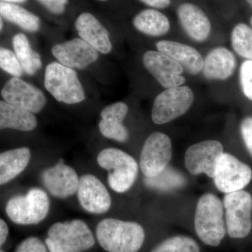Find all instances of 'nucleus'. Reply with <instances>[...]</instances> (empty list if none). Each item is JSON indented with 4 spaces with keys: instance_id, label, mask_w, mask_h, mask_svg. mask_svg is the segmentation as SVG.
<instances>
[{
    "instance_id": "nucleus-1",
    "label": "nucleus",
    "mask_w": 252,
    "mask_h": 252,
    "mask_svg": "<svg viewBox=\"0 0 252 252\" xmlns=\"http://www.w3.org/2000/svg\"><path fill=\"white\" fill-rule=\"evenodd\" d=\"M96 238L106 252H137L145 240V232L140 223L109 218L97 225Z\"/></svg>"
},
{
    "instance_id": "nucleus-2",
    "label": "nucleus",
    "mask_w": 252,
    "mask_h": 252,
    "mask_svg": "<svg viewBox=\"0 0 252 252\" xmlns=\"http://www.w3.org/2000/svg\"><path fill=\"white\" fill-rule=\"evenodd\" d=\"M223 203L214 194H204L195 210L194 227L199 239L208 246L216 248L226 234Z\"/></svg>"
},
{
    "instance_id": "nucleus-3",
    "label": "nucleus",
    "mask_w": 252,
    "mask_h": 252,
    "mask_svg": "<svg viewBox=\"0 0 252 252\" xmlns=\"http://www.w3.org/2000/svg\"><path fill=\"white\" fill-rule=\"evenodd\" d=\"M94 238L85 222H57L48 230L45 244L49 252H83L94 246Z\"/></svg>"
},
{
    "instance_id": "nucleus-4",
    "label": "nucleus",
    "mask_w": 252,
    "mask_h": 252,
    "mask_svg": "<svg viewBox=\"0 0 252 252\" xmlns=\"http://www.w3.org/2000/svg\"><path fill=\"white\" fill-rule=\"evenodd\" d=\"M44 86L56 100L63 103L79 104L86 99L84 87L76 71L59 62L46 66Z\"/></svg>"
},
{
    "instance_id": "nucleus-5",
    "label": "nucleus",
    "mask_w": 252,
    "mask_h": 252,
    "mask_svg": "<svg viewBox=\"0 0 252 252\" xmlns=\"http://www.w3.org/2000/svg\"><path fill=\"white\" fill-rule=\"evenodd\" d=\"M98 165L108 170V183L117 193L127 191L132 187L138 174V164L130 155L121 149L107 148L99 152Z\"/></svg>"
},
{
    "instance_id": "nucleus-6",
    "label": "nucleus",
    "mask_w": 252,
    "mask_h": 252,
    "mask_svg": "<svg viewBox=\"0 0 252 252\" xmlns=\"http://www.w3.org/2000/svg\"><path fill=\"white\" fill-rule=\"evenodd\" d=\"M50 210L49 196L44 190L32 189L24 195L10 199L6 212L10 220L18 225H34L47 216Z\"/></svg>"
},
{
    "instance_id": "nucleus-7",
    "label": "nucleus",
    "mask_w": 252,
    "mask_h": 252,
    "mask_svg": "<svg viewBox=\"0 0 252 252\" xmlns=\"http://www.w3.org/2000/svg\"><path fill=\"white\" fill-rule=\"evenodd\" d=\"M225 210L226 233L233 239H243L252 228V196L246 190L225 193L223 201Z\"/></svg>"
},
{
    "instance_id": "nucleus-8",
    "label": "nucleus",
    "mask_w": 252,
    "mask_h": 252,
    "mask_svg": "<svg viewBox=\"0 0 252 252\" xmlns=\"http://www.w3.org/2000/svg\"><path fill=\"white\" fill-rule=\"evenodd\" d=\"M193 102V92L188 86L167 89L154 100L152 121L157 125L170 123L188 112Z\"/></svg>"
},
{
    "instance_id": "nucleus-9",
    "label": "nucleus",
    "mask_w": 252,
    "mask_h": 252,
    "mask_svg": "<svg viewBox=\"0 0 252 252\" xmlns=\"http://www.w3.org/2000/svg\"><path fill=\"white\" fill-rule=\"evenodd\" d=\"M172 157V141L160 132L151 134L144 142L140 155V169L144 176L153 178L166 168Z\"/></svg>"
},
{
    "instance_id": "nucleus-10",
    "label": "nucleus",
    "mask_w": 252,
    "mask_h": 252,
    "mask_svg": "<svg viewBox=\"0 0 252 252\" xmlns=\"http://www.w3.org/2000/svg\"><path fill=\"white\" fill-rule=\"evenodd\" d=\"M214 182L224 193L243 190L252 180V169L234 156L223 153L219 158Z\"/></svg>"
},
{
    "instance_id": "nucleus-11",
    "label": "nucleus",
    "mask_w": 252,
    "mask_h": 252,
    "mask_svg": "<svg viewBox=\"0 0 252 252\" xmlns=\"http://www.w3.org/2000/svg\"><path fill=\"white\" fill-rule=\"evenodd\" d=\"M223 153V145L217 140H205L194 144L186 152L185 166L192 175L205 174L213 179L217 162Z\"/></svg>"
},
{
    "instance_id": "nucleus-12",
    "label": "nucleus",
    "mask_w": 252,
    "mask_h": 252,
    "mask_svg": "<svg viewBox=\"0 0 252 252\" xmlns=\"http://www.w3.org/2000/svg\"><path fill=\"white\" fill-rule=\"evenodd\" d=\"M6 102L32 113L40 112L46 103L42 91L19 77H13L5 84L1 91Z\"/></svg>"
},
{
    "instance_id": "nucleus-13",
    "label": "nucleus",
    "mask_w": 252,
    "mask_h": 252,
    "mask_svg": "<svg viewBox=\"0 0 252 252\" xmlns=\"http://www.w3.org/2000/svg\"><path fill=\"white\" fill-rule=\"evenodd\" d=\"M143 64L159 84L166 89L178 87L186 82L182 76L183 67L160 51H147L143 56Z\"/></svg>"
},
{
    "instance_id": "nucleus-14",
    "label": "nucleus",
    "mask_w": 252,
    "mask_h": 252,
    "mask_svg": "<svg viewBox=\"0 0 252 252\" xmlns=\"http://www.w3.org/2000/svg\"><path fill=\"white\" fill-rule=\"evenodd\" d=\"M51 52L59 63L72 69H85L99 58L98 52L81 38L56 44Z\"/></svg>"
},
{
    "instance_id": "nucleus-15",
    "label": "nucleus",
    "mask_w": 252,
    "mask_h": 252,
    "mask_svg": "<svg viewBox=\"0 0 252 252\" xmlns=\"http://www.w3.org/2000/svg\"><path fill=\"white\" fill-rule=\"evenodd\" d=\"M77 193L81 207L91 214L105 213L112 205V199L105 186L91 174L79 178Z\"/></svg>"
},
{
    "instance_id": "nucleus-16",
    "label": "nucleus",
    "mask_w": 252,
    "mask_h": 252,
    "mask_svg": "<svg viewBox=\"0 0 252 252\" xmlns=\"http://www.w3.org/2000/svg\"><path fill=\"white\" fill-rule=\"evenodd\" d=\"M41 180L51 195L61 199L69 198L77 193L79 183L74 168L63 162L44 170Z\"/></svg>"
},
{
    "instance_id": "nucleus-17",
    "label": "nucleus",
    "mask_w": 252,
    "mask_h": 252,
    "mask_svg": "<svg viewBox=\"0 0 252 252\" xmlns=\"http://www.w3.org/2000/svg\"><path fill=\"white\" fill-rule=\"evenodd\" d=\"M177 14L181 26L190 39L197 42L207 40L211 32V21L200 6L182 3L177 7Z\"/></svg>"
},
{
    "instance_id": "nucleus-18",
    "label": "nucleus",
    "mask_w": 252,
    "mask_h": 252,
    "mask_svg": "<svg viewBox=\"0 0 252 252\" xmlns=\"http://www.w3.org/2000/svg\"><path fill=\"white\" fill-rule=\"evenodd\" d=\"M75 28L81 39L97 52L108 54L112 50L109 32L94 15L84 12L76 20Z\"/></svg>"
},
{
    "instance_id": "nucleus-19",
    "label": "nucleus",
    "mask_w": 252,
    "mask_h": 252,
    "mask_svg": "<svg viewBox=\"0 0 252 252\" xmlns=\"http://www.w3.org/2000/svg\"><path fill=\"white\" fill-rule=\"evenodd\" d=\"M237 59L233 53L224 46L212 49L204 59L203 76L207 80L225 81L234 74Z\"/></svg>"
},
{
    "instance_id": "nucleus-20",
    "label": "nucleus",
    "mask_w": 252,
    "mask_h": 252,
    "mask_svg": "<svg viewBox=\"0 0 252 252\" xmlns=\"http://www.w3.org/2000/svg\"><path fill=\"white\" fill-rule=\"evenodd\" d=\"M156 46L158 51L178 63L189 74L196 75L203 70V56L192 46L169 40L158 41Z\"/></svg>"
},
{
    "instance_id": "nucleus-21",
    "label": "nucleus",
    "mask_w": 252,
    "mask_h": 252,
    "mask_svg": "<svg viewBox=\"0 0 252 252\" xmlns=\"http://www.w3.org/2000/svg\"><path fill=\"white\" fill-rule=\"evenodd\" d=\"M37 126V120L32 113L0 100V131L9 128L29 132Z\"/></svg>"
},
{
    "instance_id": "nucleus-22",
    "label": "nucleus",
    "mask_w": 252,
    "mask_h": 252,
    "mask_svg": "<svg viewBox=\"0 0 252 252\" xmlns=\"http://www.w3.org/2000/svg\"><path fill=\"white\" fill-rule=\"evenodd\" d=\"M31 152L27 147H21L0 154V185L16 178L27 167Z\"/></svg>"
},
{
    "instance_id": "nucleus-23",
    "label": "nucleus",
    "mask_w": 252,
    "mask_h": 252,
    "mask_svg": "<svg viewBox=\"0 0 252 252\" xmlns=\"http://www.w3.org/2000/svg\"><path fill=\"white\" fill-rule=\"evenodd\" d=\"M132 24L137 31L151 36L165 35L170 29L168 18L155 9L140 11L134 17Z\"/></svg>"
},
{
    "instance_id": "nucleus-24",
    "label": "nucleus",
    "mask_w": 252,
    "mask_h": 252,
    "mask_svg": "<svg viewBox=\"0 0 252 252\" xmlns=\"http://www.w3.org/2000/svg\"><path fill=\"white\" fill-rule=\"evenodd\" d=\"M0 15L6 21L29 32H36L40 28L39 16L17 4L0 1Z\"/></svg>"
},
{
    "instance_id": "nucleus-25",
    "label": "nucleus",
    "mask_w": 252,
    "mask_h": 252,
    "mask_svg": "<svg viewBox=\"0 0 252 252\" xmlns=\"http://www.w3.org/2000/svg\"><path fill=\"white\" fill-rule=\"evenodd\" d=\"M13 46L23 72L31 76L35 74L42 67V62L40 55L32 49L26 34H16L13 38Z\"/></svg>"
},
{
    "instance_id": "nucleus-26",
    "label": "nucleus",
    "mask_w": 252,
    "mask_h": 252,
    "mask_svg": "<svg viewBox=\"0 0 252 252\" xmlns=\"http://www.w3.org/2000/svg\"><path fill=\"white\" fill-rule=\"evenodd\" d=\"M231 46L235 53L243 59L252 61V28L246 23H238L230 35Z\"/></svg>"
},
{
    "instance_id": "nucleus-27",
    "label": "nucleus",
    "mask_w": 252,
    "mask_h": 252,
    "mask_svg": "<svg viewBox=\"0 0 252 252\" xmlns=\"http://www.w3.org/2000/svg\"><path fill=\"white\" fill-rule=\"evenodd\" d=\"M151 252H200V248L193 238L176 235L163 240Z\"/></svg>"
},
{
    "instance_id": "nucleus-28",
    "label": "nucleus",
    "mask_w": 252,
    "mask_h": 252,
    "mask_svg": "<svg viewBox=\"0 0 252 252\" xmlns=\"http://www.w3.org/2000/svg\"><path fill=\"white\" fill-rule=\"evenodd\" d=\"M123 122L117 118H103L99 123V130L104 137L123 143L129 138L128 131Z\"/></svg>"
},
{
    "instance_id": "nucleus-29",
    "label": "nucleus",
    "mask_w": 252,
    "mask_h": 252,
    "mask_svg": "<svg viewBox=\"0 0 252 252\" xmlns=\"http://www.w3.org/2000/svg\"><path fill=\"white\" fill-rule=\"evenodd\" d=\"M0 68L14 77H21L23 71L14 52L0 46Z\"/></svg>"
},
{
    "instance_id": "nucleus-30",
    "label": "nucleus",
    "mask_w": 252,
    "mask_h": 252,
    "mask_svg": "<svg viewBox=\"0 0 252 252\" xmlns=\"http://www.w3.org/2000/svg\"><path fill=\"white\" fill-rule=\"evenodd\" d=\"M240 87L244 95L252 101V61L245 60L239 72Z\"/></svg>"
},
{
    "instance_id": "nucleus-31",
    "label": "nucleus",
    "mask_w": 252,
    "mask_h": 252,
    "mask_svg": "<svg viewBox=\"0 0 252 252\" xmlns=\"http://www.w3.org/2000/svg\"><path fill=\"white\" fill-rule=\"evenodd\" d=\"M128 112L127 104L122 102H115L104 107L101 112V118H117L124 121Z\"/></svg>"
},
{
    "instance_id": "nucleus-32",
    "label": "nucleus",
    "mask_w": 252,
    "mask_h": 252,
    "mask_svg": "<svg viewBox=\"0 0 252 252\" xmlns=\"http://www.w3.org/2000/svg\"><path fill=\"white\" fill-rule=\"evenodd\" d=\"M46 244L36 237L25 239L16 248V252H47Z\"/></svg>"
},
{
    "instance_id": "nucleus-33",
    "label": "nucleus",
    "mask_w": 252,
    "mask_h": 252,
    "mask_svg": "<svg viewBox=\"0 0 252 252\" xmlns=\"http://www.w3.org/2000/svg\"><path fill=\"white\" fill-rule=\"evenodd\" d=\"M240 130L245 147L252 157V117L244 118L240 123Z\"/></svg>"
},
{
    "instance_id": "nucleus-34",
    "label": "nucleus",
    "mask_w": 252,
    "mask_h": 252,
    "mask_svg": "<svg viewBox=\"0 0 252 252\" xmlns=\"http://www.w3.org/2000/svg\"><path fill=\"white\" fill-rule=\"evenodd\" d=\"M49 12L55 15H61L65 11L69 0H36Z\"/></svg>"
},
{
    "instance_id": "nucleus-35",
    "label": "nucleus",
    "mask_w": 252,
    "mask_h": 252,
    "mask_svg": "<svg viewBox=\"0 0 252 252\" xmlns=\"http://www.w3.org/2000/svg\"><path fill=\"white\" fill-rule=\"evenodd\" d=\"M139 1L147 6H150L152 9H167L171 4V0H139Z\"/></svg>"
},
{
    "instance_id": "nucleus-36",
    "label": "nucleus",
    "mask_w": 252,
    "mask_h": 252,
    "mask_svg": "<svg viewBox=\"0 0 252 252\" xmlns=\"http://www.w3.org/2000/svg\"><path fill=\"white\" fill-rule=\"evenodd\" d=\"M9 229L4 220L0 219V247L2 246L9 236Z\"/></svg>"
},
{
    "instance_id": "nucleus-37",
    "label": "nucleus",
    "mask_w": 252,
    "mask_h": 252,
    "mask_svg": "<svg viewBox=\"0 0 252 252\" xmlns=\"http://www.w3.org/2000/svg\"><path fill=\"white\" fill-rule=\"evenodd\" d=\"M26 1L27 0H0L1 2L13 3V4H22Z\"/></svg>"
},
{
    "instance_id": "nucleus-38",
    "label": "nucleus",
    "mask_w": 252,
    "mask_h": 252,
    "mask_svg": "<svg viewBox=\"0 0 252 252\" xmlns=\"http://www.w3.org/2000/svg\"><path fill=\"white\" fill-rule=\"evenodd\" d=\"M3 28V21L2 19H1V15H0V31H1Z\"/></svg>"
},
{
    "instance_id": "nucleus-39",
    "label": "nucleus",
    "mask_w": 252,
    "mask_h": 252,
    "mask_svg": "<svg viewBox=\"0 0 252 252\" xmlns=\"http://www.w3.org/2000/svg\"><path fill=\"white\" fill-rule=\"evenodd\" d=\"M245 1H246V2L250 5V7L252 9V0H245Z\"/></svg>"
},
{
    "instance_id": "nucleus-40",
    "label": "nucleus",
    "mask_w": 252,
    "mask_h": 252,
    "mask_svg": "<svg viewBox=\"0 0 252 252\" xmlns=\"http://www.w3.org/2000/svg\"><path fill=\"white\" fill-rule=\"evenodd\" d=\"M250 25H251V27L252 28V16H251V18H250Z\"/></svg>"
},
{
    "instance_id": "nucleus-41",
    "label": "nucleus",
    "mask_w": 252,
    "mask_h": 252,
    "mask_svg": "<svg viewBox=\"0 0 252 252\" xmlns=\"http://www.w3.org/2000/svg\"><path fill=\"white\" fill-rule=\"evenodd\" d=\"M98 1H107V0H98Z\"/></svg>"
},
{
    "instance_id": "nucleus-42",
    "label": "nucleus",
    "mask_w": 252,
    "mask_h": 252,
    "mask_svg": "<svg viewBox=\"0 0 252 252\" xmlns=\"http://www.w3.org/2000/svg\"><path fill=\"white\" fill-rule=\"evenodd\" d=\"M0 252H4V251H2V250H0Z\"/></svg>"
}]
</instances>
